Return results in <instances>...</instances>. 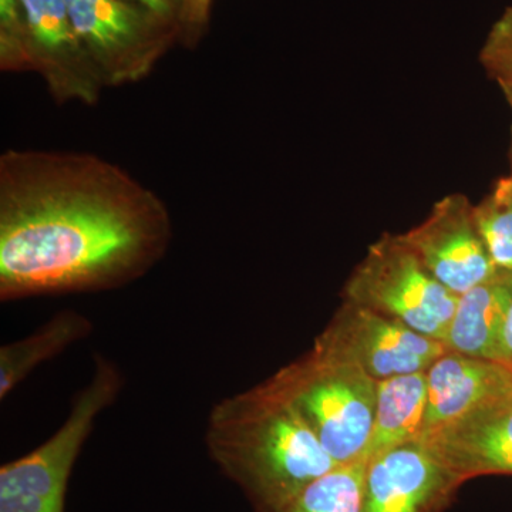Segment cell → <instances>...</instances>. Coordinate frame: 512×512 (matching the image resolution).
Wrapping results in <instances>:
<instances>
[{"label":"cell","mask_w":512,"mask_h":512,"mask_svg":"<svg viewBox=\"0 0 512 512\" xmlns=\"http://www.w3.org/2000/svg\"><path fill=\"white\" fill-rule=\"evenodd\" d=\"M126 386L120 366L94 353L89 382L73 397L69 414L42 444L0 467V512H66L67 485L96 421Z\"/></svg>","instance_id":"cell-4"},{"label":"cell","mask_w":512,"mask_h":512,"mask_svg":"<svg viewBox=\"0 0 512 512\" xmlns=\"http://www.w3.org/2000/svg\"><path fill=\"white\" fill-rule=\"evenodd\" d=\"M367 460L333 468L318 478L284 512H362Z\"/></svg>","instance_id":"cell-16"},{"label":"cell","mask_w":512,"mask_h":512,"mask_svg":"<svg viewBox=\"0 0 512 512\" xmlns=\"http://www.w3.org/2000/svg\"><path fill=\"white\" fill-rule=\"evenodd\" d=\"M0 67L5 72L30 70L26 23L20 0H0Z\"/></svg>","instance_id":"cell-19"},{"label":"cell","mask_w":512,"mask_h":512,"mask_svg":"<svg viewBox=\"0 0 512 512\" xmlns=\"http://www.w3.org/2000/svg\"><path fill=\"white\" fill-rule=\"evenodd\" d=\"M315 345L355 363L376 382L427 372L447 352L440 340L348 301L316 338Z\"/></svg>","instance_id":"cell-7"},{"label":"cell","mask_w":512,"mask_h":512,"mask_svg":"<svg viewBox=\"0 0 512 512\" xmlns=\"http://www.w3.org/2000/svg\"><path fill=\"white\" fill-rule=\"evenodd\" d=\"M427 406L421 439L512 394V367L501 360L447 352L426 372Z\"/></svg>","instance_id":"cell-12"},{"label":"cell","mask_w":512,"mask_h":512,"mask_svg":"<svg viewBox=\"0 0 512 512\" xmlns=\"http://www.w3.org/2000/svg\"><path fill=\"white\" fill-rule=\"evenodd\" d=\"M420 441L463 483L493 474L512 476V394Z\"/></svg>","instance_id":"cell-11"},{"label":"cell","mask_w":512,"mask_h":512,"mask_svg":"<svg viewBox=\"0 0 512 512\" xmlns=\"http://www.w3.org/2000/svg\"><path fill=\"white\" fill-rule=\"evenodd\" d=\"M498 359L512 367V302L507 319H505L503 338H501L500 356H498Z\"/></svg>","instance_id":"cell-22"},{"label":"cell","mask_w":512,"mask_h":512,"mask_svg":"<svg viewBox=\"0 0 512 512\" xmlns=\"http://www.w3.org/2000/svg\"><path fill=\"white\" fill-rule=\"evenodd\" d=\"M463 481L420 440L366 463L362 512H443Z\"/></svg>","instance_id":"cell-9"},{"label":"cell","mask_w":512,"mask_h":512,"mask_svg":"<svg viewBox=\"0 0 512 512\" xmlns=\"http://www.w3.org/2000/svg\"><path fill=\"white\" fill-rule=\"evenodd\" d=\"M212 463L255 512H284L339 464L268 379L212 406L205 426Z\"/></svg>","instance_id":"cell-2"},{"label":"cell","mask_w":512,"mask_h":512,"mask_svg":"<svg viewBox=\"0 0 512 512\" xmlns=\"http://www.w3.org/2000/svg\"><path fill=\"white\" fill-rule=\"evenodd\" d=\"M268 380L298 409L339 466L366 460L377 382L365 370L313 345Z\"/></svg>","instance_id":"cell-3"},{"label":"cell","mask_w":512,"mask_h":512,"mask_svg":"<svg viewBox=\"0 0 512 512\" xmlns=\"http://www.w3.org/2000/svg\"><path fill=\"white\" fill-rule=\"evenodd\" d=\"M480 60L488 76L503 90L512 109V6L504 10L488 32Z\"/></svg>","instance_id":"cell-18"},{"label":"cell","mask_w":512,"mask_h":512,"mask_svg":"<svg viewBox=\"0 0 512 512\" xmlns=\"http://www.w3.org/2000/svg\"><path fill=\"white\" fill-rule=\"evenodd\" d=\"M94 330L82 312L66 309L55 313L28 336L0 348V400H6L43 363L62 355Z\"/></svg>","instance_id":"cell-14"},{"label":"cell","mask_w":512,"mask_h":512,"mask_svg":"<svg viewBox=\"0 0 512 512\" xmlns=\"http://www.w3.org/2000/svg\"><path fill=\"white\" fill-rule=\"evenodd\" d=\"M127 2L143 6V8L157 15L158 18L165 20V22L173 23V25H177L180 28L184 0H127Z\"/></svg>","instance_id":"cell-21"},{"label":"cell","mask_w":512,"mask_h":512,"mask_svg":"<svg viewBox=\"0 0 512 512\" xmlns=\"http://www.w3.org/2000/svg\"><path fill=\"white\" fill-rule=\"evenodd\" d=\"M478 231L495 268L512 272V202L500 184L474 205Z\"/></svg>","instance_id":"cell-17"},{"label":"cell","mask_w":512,"mask_h":512,"mask_svg":"<svg viewBox=\"0 0 512 512\" xmlns=\"http://www.w3.org/2000/svg\"><path fill=\"white\" fill-rule=\"evenodd\" d=\"M167 205L119 165L73 151L0 157V301L113 291L163 261Z\"/></svg>","instance_id":"cell-1"},{"label":"cell","mask_w":512,"mask_h":512,"mask_svg":"<svg viewBox=\"0 0 512 512\" xmlns=\"http://www.w3.org/2000/svg\"><path fill=\"white\" fill-rule=\"evenodd\" d=\"M343 298L444 342L458 296L430 274L400 235L386 234L356 266Z\"/></svg>","instance_id":"cell-5"},{"label":"cell","mask_w":512,"mask_h":512,"mask_svg":"<svg viewBox=\"0 0 512 512\" xmlns=\"http://www.w3.org/2000/svg\"><path fill=\"white\" fill-rule=\"evenodd\" d=\"M30 70L43 77L57 103L94 104L104 84L77 37L64 0H20Z\"/></svg>","instance_id":"cell-10"},{"label":"cell","mask_w":512,"mask_h":512,"mask_svg":"<svg viewBox=\"0 0 512 512\" xmlns=\"http://www.w3.org/2000/svg\"><path fill=\"white\" fill-rule=\"evenodd\" d=\"M512 302V272L500 271L461 293L448 326V352L500 360L501 338Z\"/></svg>","instance_id":"cell-13"},{"label":"cell","mask_w":512,"mask_h":512,"mask_svg":"<svg viewBox=\"0 0 512 512\" xmlns=\"http://www.w3.org/2000/svg\"><path fill=\"white\" fill-rule=\"evenodd\" d=\"M426 406V372L377 382L375 423L366 460L420 440Z\"/></svg>","instance_id":"cell-15"},{"label":"cell","mask_w":512,"mask_h":512,"mask_svg":"<svg viewBox=\"0 0 512 512\" xmlns=\"http://www.w3.org/2000/svg\"><path fill=\"white\" fill-rule=\"evenodd\" d=\"M500 184V187L503 188L505 195H507L508 200L512 202V148H511V173L507 175V177L500 178L497 181Z\"/></svg>","instance_id":"cell-23"},{"label":"cell","mask_w":512,"mask_h":512,"mask_svg":"<svg viewBox=\"0 0 512 512\" xmlns=\"http://www.w3.org/2000/svg\"><path fill=\"white\" fill-rule=\"evenodd\" d=\"M212 0H184L181 12L180 29L185 37L197 39L201 30L210 20Z\"/></svg>","instance_id":"cell-20"},{"label":"cell","mask_w":512,"mask_h":512,"mask_svg":"<svg viewBox=\"0 0 512 512\" xmlns=\"http://www.w3.org/2000/svg\"><path fill=\"white\" fill-rule=\"evenodd\" d=\"M104 87L146 79L180 28L127 0H64Z\"/></svg>","instance_id":"cell-6"},{"label":"cell","mask_w":512,"mask_h":512,"mask_svg":"<svg viewBox=\"0 0 512 512\" xmlns=\"http://www.w3.org/2000/svg\"><path fill=\"white\" fill-rule=\"evenodd\" d=\"M431 275L456 295L498 271L478 231L474 205L463 194L437 202L429 217L400 235Z\"/></svg>","instance_id":"cell-8"}]
</instances>
